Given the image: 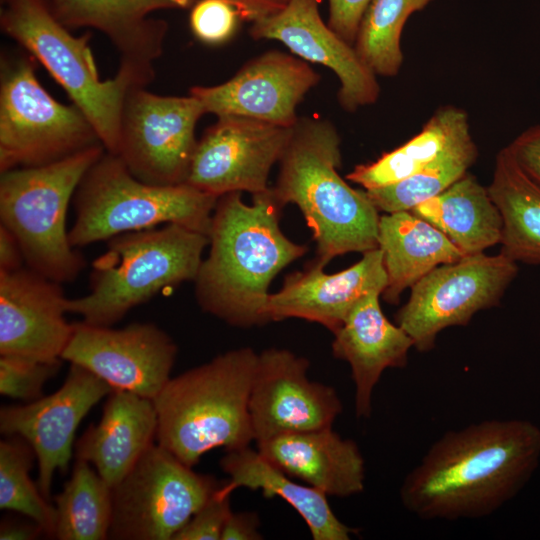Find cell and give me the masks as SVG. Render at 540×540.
Listing matches in <instances>:
<instances>
[{"mask_svg":"<svg viewBox=\"0 0 540 540\" xmlns=\"http://www.w3.org/2000/svg\"><path fill=\"white\" fill-rule=\"evenodd\" d=\"M320 75L308 63L281 51H268L246 63L230 80L217 86H195L206 113L236 115L293 127L296 107L315 87Z\"/></svg>","mask_w":540,"mask_h":540,"instance_id":"e0dca14e","label":"cell"},{"mask_svg":"<svg viewBox=\"0 0 540 540\" xmlns=\"http://www.w3.org/2000/svg\"><path fill=\"white\" fill-rule=\"evenodd\" d=\"M61 359L82 366L114 389L154 400L167 382L177 355L173 339L153 323L121 329L73 323Z\"/></svg>","mask_w":540,"mask_h":540,"instance_id":"5bb4252c","label":"cell"},{"mask_svg":"<svg viewBox=\"0 0 540 540\" xmlns=\"http://www.w3.org/2000/svg\"><path fill=\"white\" fill-rule=\"evenodd\" d=\"M292 130L248 117L219 116L197 141L185 183L218 198L264 192Z\"/></svg>","mask_w":540,"mask_h":540,"instance_id":"4fadbf2b","label":"cell"},{"mask_svg":"<svg viewBox=\"0 0 540 540\" xmlns=\"http://www.w3.org/2000/svg\"><path fill=\"white\" fill-rule=\"evenodd\" d=\"M339 134L329 121L299 119L280 159L272 190L284 206L296 204L311 228L316 260L326 266L348 252L378 247L379 210L366 190L341 178Z\"/></svg>","mask_w":540,"mask_h":540,"instance_id":"3957f363","label":"cell"},{"mask_svg":"<svg viewBox=\"0 0 540 540\" xmlns=\"http://www.w3.org/2000/svg\"><path fill=\"white\" fill-rule=\"evenodd\" d=\"M204 113L192 95L160 96L135 87L124 103L116 155L142 182L183 184L197 145L195 127Z\"/></svg>","mask_w":540,"mask_h":540,"instance_id":"7c38bea8","label":"cell"},{"mask_svg":"<svg viewBox=\"0 0 540 540\" xmlns=\"http://www.w3.org/2000/svg\"><path fill=\"white\" fill-rule=\"evenodd\" d=\"M113 390L88 369L70 363L63 385L53 394L1 407L0 431L5 436H21L32 446L38 463V486L46 499H50L55 472L68 469L80 422Z\"/></svg>","mask_w":540,"mask_h":540,"instance_id":"2e32d148","label":"cell"},{"mask_svg":"<svg viewBox=\"0 0 540 540\" xmlns=\"http://www.w3.org/2000/svg\"><path fill=\"white\" fill-rule=\"evenodd\" d=\"M36 454L21 436L9 435L0 441V509L19 513L38 523L45 536L53 537L56 508L48 502L31 477Z\"/></svg>","mask_w":540,"mask_h":540,"instance_id":"d6a6232c","label":"cell"},{"mask_svg":"<svg viewBox=\"0 0 540 540\" xmlns=\"http://www.w3.org/2000/svg\"><path fill=\"white\" fill-rule=\"evenodd\" d=\"M58 540L108 539L112 488L87 461L76 459L70 479L54 496Z\"/></svg>","mask_w":540,"mask_h":540,"instance_id":"f546056e","label":"cell"},{"mask_svg":"<svg viewBox=\"0 0 540 540\" xmlns=\"http://www.w3.org/2000/svg\"><path fill=\"white\" fill-rule=\"evenodd\" d=\"M540 428L484 420L445 432L406 475L402 505L423 520L477 519L513 499L538 467Z\"/></svg>","mask_w":540,"mask_h":540,"instance_id":"6da1fadb","label":"cell"},{"mask_svg":"<svg viewBox=\"0 0 540 540\" xmlns=\"http://www.w3.org/2000/svg\"><path fill=\"white\" fill-rule=\"evenodd\" d=\"M435 0H372L357 33L354 48L376 74L396 76L403 63L401 35L409 17Z\"/></svg>","mask_w":540,"mask_h":540,"instance_id":"1f68e13d","label":"cell"},{"mask_svg":"<svg viewBox=\"0 0 540 540\" xmlns=\"http://www.w3.org/2000/svg\"><path fill=\"white\" fill-rule=\"evenodd\" d=\"M158 426L153 400L125 390H113L100 420L75 444V457L92 464L100 477L116 486L154 444Z\"/></svg>","mask_w":540,"mask_h":540,"instance_id":"cb8c5ba5","label":"cell"},{"mask_svg":"<svg viewBox=\"0 0 540 540\" xmlns=\"http://www.w3.org/2000/svg\"><path fill=\"white\" fill-rule=\"evenodd\" d=\"M380 295L372 292L361 298L333 333L334 357L351 367L358 418L370 417L372 394L382 373L388 368H404L414 347L408 333L384 315Z\"/></svg>","mask_w":540,"mask_h":540,"instance_id":"7402d4cb","label":"cell"},{"mask_svg":"<svg viewBox=\"0 0 540 540\" xmlns=\"http://www.w3.org/2000/svg\"><path fill=\"white\" fill-rule=\"evenodd\" d=\"M99 144L102 143L83 112L74 104L59 103L41 86L31 60L3 62L1 173L46 165Z\"/></svg>","mask_w":540,"mask_h":540,"instance_id":"9c48e42d","label":"cell"},{"mask_svg":"<svg viewBox=\"0 0 540 540\" xmlns=\"http://www.w3.org/2000/svg\"><path fill=\"white\" fill-rule=\"evenodd\" d=\"M322 0H290L280 12L252 22L254 39H275L302 59L334 71L340 81L338 101L353 112L374 104L380 93L376 74L361 60L353 45L326 25Z\"/></svg>","mask_w":540,"mask_h":540,"instance_id":"d6986e66","label":"cell"},{"mask_svg":"<svg viewBox=\"0 0 540 540\" xmlns=\"http://www.w3.org/2000/svg\"><path fill=\"white\" fill-rule=\"evenodd\" d=\"M411 212L443 232L464 255L482 253L501 240L500 213L487 187L468 172Z\"/></svg>","mask_w":540,"mask_h":540,"instance_id":"4316f807","label":"cell"},{"mask_svg":"<svg viewBox=\"0 0 540 540\" xmlns=\"http://www.w3.org/2000/svg\"><path fill=\"white\" fill-rule=\"evenodd\" d=\"M0 26L37 59L64 88L94 127L106 151L117 154L128 93L145 87L147 77L120 65L102 81L88 46L90 33L75 37L51 13L45 0H2Z\"/></svg>","mask_w":540,"mask_h":540,"instance_id":"8992f818","label":"cell"},{"mask_svg":"<svg viewBox=\"0 0 540 540\" xmlns=\"http://www.w3.org/2000/svg\"><path fill=\"white\" fill-rule=\"evenodd\" d=\"M260 520L255 512H231L228 516L221 540H260Z\"/></svg>","mask_w":540,"mask_h":540,"instance_id":"f35d334b","label":"cell"},{"mask_svg":"<svg viewBox=\"0 0 540 540\" xmlns=\"http://www.w3.org/2000/svg\"><path fill=\"white\" fill-rule=\"evenodd\" d=\"M506 147L521 170L540 188V125L523 131Z\"/></svg>","mask_w":540,"mask_h":540,"instance_id":"74e56055","label":"cell"},{"mask_svg":"<svg viewBox=\"0 0 540 540\" xmlns=\"http://www.w3.org/2000/svg\"><path fill=\"white\" fill-rule=\"evenodd\" d=\"M219 487L153 444L112 488L108 539L173 540Z\"/></svg>","mask_w":540,"mask_h":540,"instance_id":"30bf717a","label":"cell"},{"mask_svg":"<svg viewBox=\"0 0 540 540\" xmlns=\"http://www.w3.org/2000/svg\"><path fill=\"white\" fill-rule=\"evenodd\" d=\"M231 512L230 496H222L216 490L173 540H221Z\"/></svg>","mask_w":540,"mask_h":540,"instance_id":"d590c367","label":"cell"},{"mask_svg":"<svg viewBox=\"0 0 540 540\" xmlns=\"http://www.w3.org/2000/svg\"><path fill=\"white\" fill-rule=\"evenodd\" d=\"M487 189L502 220L501 252L516 263L540 265V188L507 147L496 155Z\"/></svg>","mask_w":540,"mask_h":540,"instance_id":"83f0119b","label":"cell"},{"mask_svg":"<svg viewBox=\"0 0 540 540\" xmlns=\"http://www.w3.org/2000/svg\"><path fill=\"white\" fill-rule=\"evenodd\" d=\"M257 450L327 496L343 498L364 490L365 462L358 445L332 427L280 435L258 443Z\"/></svg>","mask_w":540,"mask_h":540,"instance_id":"603a6c76","label":"cell"},{"mask_svg":"<svg viewBox=\"0 0 540 540\" xmlns=\"http://www.w3.org/2000/svg\"><path fill=\"white\" fill-rule=\"evenodd\" d=\"M24 255L14 234L0 224V271H12L23 267Z\"/></svg>","mask_w":540,"mask_h":540,"instance_id":"b9f144b4","label":"cell"},{"mask_svg":"<svg viewBox=\"0 0 540 540\" xmlns=\"http://www.w3.org/2000/svg\"><path fill=\"white\" fill-rule=\"evenodd\" d=\"M316 259L303 271L289 274L282 288L270 294L266 315L269 321L300 318L336 332L364 296L387 286L383 255L377 247L363 253L351 267L335 274L323 272Z\"/></svg>","mask_w":540,"mask_h":540,"instance_id":"ffe728a7","label":"cell"},{"mask_svg":"<svg viewBox=\"0 0 540 540\" xmlns=\"http://www.w3.org/2000/svg\"><path fill=\"white\" fill-rule=\"evenodd\" d=\"M372 0H328V26L354 46L362 17Z\"/></svg>","mask_w":540,"mask_h":540,"instance_id":"8d00e7d4","label":"cell"},{"mask_svg":"<svg viewBox=\"0 0 540 540\" xmlns=\"http://www.w3.org/2000/svg\"><path fill=\"white\" fill-rule=\"evenodd\" d=\"M517 273V263L502 252L466 255L440 265L411 287L395 322L411 337L414 348L428 352L441 331L466 326L477 312L496 306Z\"/></svg>","mask_w":540,"mask_h":540,"instance_id":"8fae6325","label":"cell"},{"mask_svg":"<svg viewBox=\"0 0 540 540\" xmlns=\"http://www.w3.org/2000/svg\"><path fill=\"white\" fill-rule=\"evenodd\" d=\"M208 244V235L176 223L114 236L92 263L89 292L67 299V313L111 327L164 288L194 281Z\"/></svg>","mask_w":540,"mask_h":540,"instance_id":"5b68a950","label":"cell"},{"mask_svg":"<svg viewBox=\"0 0 540 540\" xmlns=\"http://www.w3.org/2000/svg\"><path fill=\"white\" fill-rule=\"evenodd\" d=\"M378 248L387 274L382 295L390 304L398 303L404 290L434 268L466 256L443 232L411 211L380 216Z\"/></svg>","mask_w":540,"mask_h":540,"instance_id":"484cf974","label":"cell"},{"mask_svg":"<svg viewBox=\"0 0 540 540\" xmlns=\"http://www.w3.org/2000/svg\"><path fill=\"white\" fill-rule=\"evenodd\" d=\"M62 361L43 362L1 355L0 394L24 403L42 398L44 385L58 373Z\"/></svg>","mask_w":540,"mask_h":540,"instance_id":"836d02e7","label":"cell"},{"mask_svg":"<svg viewBox=\"0 0 540 540\" xmlns=\"http://www.w3.org/2000/svg\"><path fill=\"white\" fill-rule=\"evenodd\" d=\"M477 157V146L471 133H467L413 175L366 192L379 211H411L464 176Z\"/></svg>","mask_w":540,"mask_h":540,"instance_id":"4dcf8cb0","label":"cell"},{"mask_svg":"<svg viewBox=\"0 0 540 540\" xmlns=\"http://www.w3.org/2000/svg\"><path fill=\"white\" fill-rule=\"evenodd\" d=\"M60 284L27 266L0 271V355L62 360L74 325Z\"/></svg>","mask_w":540,"mask_h":540,"instance_id":"ac0fdd59","label":"cell"},{"mask_svg":"<svg viewBox=\"0 0 540 540\" xmlns=\"http://www.w3.org/2000/svg\"><path fill=\"white\" fill-rule=\"evenodd\" d=\"M220 467L229 475L217 489L222 496L245 487L260 490L266 498L280 497L302 517L314 540H349L356 533L337 518L325 493L293 481L258 450L247 446L227 451Z\"/></svg>","mask_w":540,"mask_h":540,"instance_id":"d4e9b609","label":"cell"},{"mask_svg":"<svg viewBox=\"0 0 540 540\" xmlns=\"http://www.w3.org/2000/svg\"><path fill=\"white\" fill-rule=\"evenodd\" d=\"M45 535L43 528L30 518H3L0 524L1 540H34Z\"/></svg>","mask_w":540,"mask_h":540,"instance_id":"60d3db41","label":"cell"},{"mask_svg":"<svg viewBox=\"0 0 540 540\" xmlns=\"http://www.w3.org/2000/svg\"><path fill=\"white\" fill-rule=\"evenodd\" d=\"M105 151L99 144L46 165L1 173L0 224L17 238L26 266L58 283L74 281L85 267L70 244L66 214L81 179Z\"/></svg>","mask_w":540,"mask_h":540,"instance_id":"ba28073f","label":"cell"},{"mask_svg":"<svg viewBox=\"0 0 540 540\" xmlns=\"http://www.w3.org/2000/svg\"><path fill=\"white\" fill-rule=\"evenodd\" d=\"M239 20L235 7L224 0H199L190 13L194 35L208 44L227 41L234 34Z\"/></svg>","mask_w":540,"mask_h":540,"instance_id":"e575fe53","label":"cell"},{"mask_svg":"<svg viewBox=\"0 0 540 540\" xmlns=\"http://www.w3.org/2000/svg\"><path fill=\"white\" fill-rule=\"evenodd\" d=\"M235 7L241 20L255 22L283 10L290 0H224Z\"/></svg>","mask_w":540,"mask_h":540,"instance_id":"ab89813d","label":"cell"},{"mask_svg":"<svg viewBox=\"0 0 540 540\" xmlns=\"http://www.w3.org/2000/svg\"><path fill=\"white\" fill-rule=\"evenodd\" d=\"M53 16L66 28L90 27L101 31L115 46L121 64L155 76L153 61L163 52L168 30L162 19L149 14L179 8L176 0H45Z\"/></svg>","mask_w":540,"mask_h":540,"instance_id":"44dd1931","label":"cell"},{"mask_svg":"<svg viewBox=\"0 0 540 540\" xmlns=\"http://www.w3.org/2000/svg\"><path fill=\"white\" fill-rule=\"evenodd\" d=\"M257 360L258 354L244 347L171 377L153 400L157 444L190 467L213 449L249 446L254 440L249 396Z\"/></svg>","mask_w":540,"mask_h":540,"instance_id":"277c9868","label":"cell"},{"mask_svg":"<svg viewBox=\"0 0 540 540\" xmlns=\"http://www.w3.org/2000/svg\"><path fill=\"white\" fill-rule=\"evenodd\" d=\"M218 197L186 183L140 181L115 154L105 151L87 170L73 196L72 247L133 231L176 223L208 235Z\"/></svg>","mask_w":540,"mask_h":540,"instance_id":"52a82bcc","label":"cell"},{"mask_svg":"<svg viewBox=\"0 0 540 540\" xmlns=\"http://www.w3.org/2000/svg\"><path fill=\"white\" fill-rule=\"evenodd\" d=\"M467 133L470 126L465 110L453 105L442 106L417 135L376 161L355 166L346 178L365 190L394 184L418 172Z\"/></svg>","mask_w":540,"mask_h":540,"instance_id":"f1b7e54d","label":"cell"},{"mask_svg":"<svg viewBox=\"0 0 540 540\" xmlns=\"http://www.w3.org/2000/svg\"><path fill=\"white\" fill-rule=\"evenodd\" d=\"M309 361L287 349L258 354L249 396L254 441L332 427L342 402L329 385L307 377Z\"/></svg>","mask_w":540,"mask_h":540,"instance_id":"9a60e30c","label":"cell"},{"mask_svg":"<svg viewBox=\"0 0 540 540\" xmlns=\"http://www.w3.org/2000/svg\"><path fill=\"white\" fill-rule=\"evenodd\" d=\"M282 208L272 188L253 194L251 205L242 201L241 192L218 198L208 234L209 254L194 279L204 312L237 327L269 321L271 281L307 250L282 233Z\"/></svg>","mask_w":540,"mask_h":540,"instance_id":"7a4b0ae2","label":"cell"},{"mask_svg":"<svg viewBox=\"0 0 540 540\" xmlns=\"http://www.w3.org/2000/svg\"><path fill=\"white\" fill-rule=\"evenodd\" d=\"M179 8H186L191 4V0H176Z\"/></svg>","mask_w":540,"mask_h":540,"instance_id":"7bdbcfd3","label":"cell"}]
</instances>
